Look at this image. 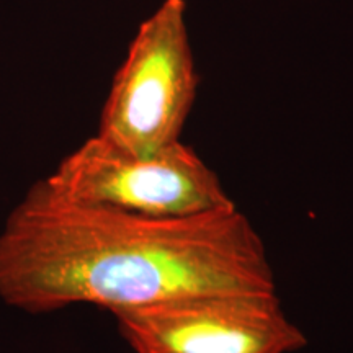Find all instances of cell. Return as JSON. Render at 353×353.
I'll return each mask as SVG.
<instances>
[{
	"label": "cell",
	"mask_w": 353,
	"mask_h": 353,
	"mask_svg": "<svg viewBox=\"0 0 353 353\" xmlns=\"http://www.w3.org/2000/svg\"><path fill=\"white\" fill-rule=\"evenodd\" d=\"M196 85L185 2L165 0L132 39L97 136L134 156L161 151L180 141Z\"/></svg>",
	"instance_id": "3957f363"
},
{
	"label": "cell",
	"mask_w": 353,
	"mask_h": 353,
	"mask_svg": "<svg viewBox=\"0 0 353 353\" xmlns=\"http://www.w3.org/2000/svg\"><path fill=\"white\" fill-rule=\"evenodd\" d=\"M43 183L65 200L148 218H195L236 206L219 176L180 141L151 156H134L95 136Z\"/></svg>",
	"instance_id": "7a4b0ae2"
},
{
	"label": "cell",
	"mask_w": 353,
	"mask_h": 353,
	"mask_svg": "<svg viewBox=\"0 0 353 353\" xmlns=\"http://www.w3.org/2000/svg\"><path fill=\"white\" fill-rule=\"evenodd\" d=\"M136 353H293L307 339L276 293H210L112 312Z\"/></svg>",
	"instance_id": "277c9868"
},
{
	"label": "cell",
	"mask_w": 353,
	"mask_h": 353,
	"mask_svg": "<svg viewBox=\"0 0 353 353\" xmlns=\"http://www.w3.org/2000/svg\"><path fill=\"white\" fill-rule=\"evenodd\" d=\"M210 293H276L262 237L237 206L148 218L30 190L0 231V298L28 312H110Z\"/></svg>",
	"instance_id": "6da1fadb"
}]
</instances>
